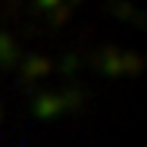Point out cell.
Segmentation results:
<instances>
[{"label": "cell", "instance_id": "obj_1", "mask_svg": "<svg viewBox=\"0 0 147 147\" xmlns=\"http://www.w3.org/2000/svg\"><path fill=\"white\" fill-rule=\"evenodd\" d=\"M85 107V94L78 88H69L63 94H38L34 97V116L38 119H53L63 113H75Z\"/></svg>", "mask_w": 147, "mask_h": 147}, {"label": "cell", "instance_id": "obj_2", "mask_svg": "<svg viewBox=\"0 0 147 147\" xmlns=\"http://www.w3.org/2000/svg\"><path fill=\"white\" fill-rule=\"evenodd\" d=\"M97 69L103 75H138L144 69V59L138 57V53H122L116 47H110V50H100Z\"/></svg>", "mask_w": 147, "mask_h": 147}, {"label": "cell", "instance_id": "obj_3", "mask_svg": "<svg viewBox=\"0 0 147 147\" xmlns=\"http://www.w3.org/2000/svg\"><path fill=\"white\" fill-rule=\"evenodd\" d=\"M34 6H38L41 13H47L53 25L66 22V19L72 16V6H69V3H57V0H41V3H34Z\"/></svg>", "mask_w": 147, "mask_h": 147}, {"label": "cell", "instance_id": "obj_4", "mask_svg": "<svg viewBox=\"0 0 147 147\" xmlns=\"http://www.w3.org/2000/svg\"><path fill=\"white\" fill-rule=\"evenodd\" d=\"M47 72H53V63L47 57H28L22 63V75L25 78H44Z\"/></svg>", "mask_w": 147, "mask_h": 147}, {"label": "cell", "instance_id": "obj_5", "mask_svg": "<svg viewBox=\"0 0 147 147\" xmlns=\"http://www.w3.org/2000/svg\"><path fill=\"white\" fill-rule=\"evenodd\" d=\"M19 63V47L9 34H0V66H13Z\"/></svg>", "mask_w": 147, "mask_h": 147}, {"label": "cell", "instance_id": "obj_6", "mask_svg": "<svg viewBox=\"0 0 147 147\" xmlns=\"http://www.w3.org/2000/svg\"><path fill=\"white\" fill-rule=\"evenodd\" d=\"M113 9H116V16H119V19H135L131 6H125V3H119V6H113Z\"/></svg>", "mask_w": 147, "mask_h": 147}, {"label": "cell", "instance_id": "obj_7", "mask_svg": "<svg viewBox=\"0 0 147 147\" xmlns=\"http://www.w3.org/2000/svg\"><path fill=\"white\" fill-rule=\"evenodd\" d=\"M75 63H78L75 57H66V59H63V72H66V75H72V72H75Z\"/></svg>", "mask_w": 147, "mask_h": 147}, {"label": "cell", "instance_id": "obj_8", "mask_svg": "<svg viewBox=\"0 0 147 147\" xmlns=\"http://www.w3.org/2000/svg\"><path fill=\"white\" fill-rule=\"evenodd\" d=\"M0 116H3V113H0Z\"/></svg>", "mask_w": 147, "mask_h": 147}]
</instances>
